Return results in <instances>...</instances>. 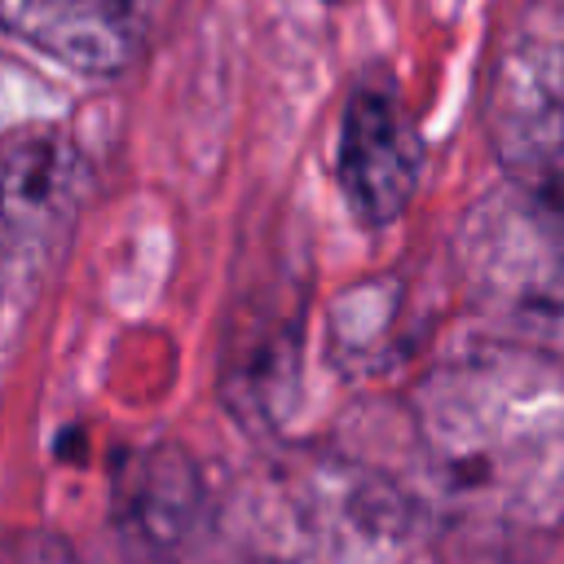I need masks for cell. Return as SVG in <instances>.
I'll return each mask as SVG.
<instances>
[{"label": "cell", "instance_id": "277c9868", "mask_svg": "<svg viewBox=\"0 0 564 564\" xmlns=\"http://www.w3.org/2000/svg\"><path fill=\"white\" fill-rule=\"evenodd\" d=\"M423 137L401 93L383 75H361L339 110L335 185L366 229L392 225L419 194Z\"/></svg>", "mask_w": 564, "mask_h": 564}, {"label": "cell", "instance_id": "7a4b0ae2", "mask_svg": "<svg viewBox=\"0 0 564 564\" xmlns=\"http://www.w3.org/2000/svg\"><path fill=\"white\" fill-rule=\"evenodd\" d=\"M454 260L476 308L502 322L516 344L546 348L564 335V220L524 181L467 212Z\"/></svg>", "mask_w": 564, "mask_h": 564}, {"label": "cell", "instance_id": "6da1fadb", "mask_svg": "<svg viewBox=\"0 0 564 564\" xmlns=\"http://www.w3.org/2000/svg\"><path fill=\"white\" fill-rule=\"evenodd\" d=\"M410 427L441 498L476 520L546 533L564 520V361L489 339L432 366Z\"/></svg>", "mask_w": 564, "mask_h": 564}, {"label": "cell", "instance_id": "30bf717a", "mask_svg": "<svg viewBox=\"0 0 564 564\" xmlns=\"http://www.w3.org/2000/svg\"><path fill=\"white\" fill-rule=\"evenodd\" d=\"M326 4H344V0H326Z\"/></svg>", "mask_w": 564, "mask_h": 564}, {"label": "cell", "instance_id": "3957f363", "mask_svg": "<svg viewBox=\"0 0 564 564\" xmlns=\"http://www.w3.org/2000/svg\"><path fill=\"white\" fill-rule=\"evenodd\" d=\"M480 123L511 181L564 159V0H516L489 57Z\"/></svg>", "mask_w": 564, "mask_h": 564}, {"label": "cell", "instance_id": "52a82bcc", "mask_svg": "<svg viewBox=\"0 0 564 564\" xmlns=\"http://www.w3.org/2000/svg\"><path fill=\"white\" fill-rule=\"evenodd\" d=\"M295 516L330 564H370L397 551L410 516L397 485L348 458H322L304 467L295 489Z\"/></svg>", "mask_w": 564, "mask_h": 564}, {"label": "cell", "instance_id": "8992f818", "mask_svg": "<svg viewBox=\"0 0 564 564\" xmlns=\"http://www.w3.org/2000/svg\"><path fill=\"white\" fill-rule=\"evenodd\" d=\"M159 0H0V26L88 79L123 75L150 44Z\"/></svg>", "mask_w": 564, "mask_h": 564}, {"label": "cell", "instance_id": "5b68a950", "mask_svg": "<svg viewBox=\"0 0 564 564\" xmlns=\"http://www.w3.org/2000/svg\"><path fill=\"white\" fill-rule=\"evenodd\" d=\"M93 167L62 128H22L0 145V225L18 264H48L88 198Z\"/></svg>", "mask_w": 564, "mask_h": 564}, {"label": "cell", "instance_id": "9c48e42d", "mask_svg": "<svg viewBox=\"0 0 564 564\" xmlns=\"http://www.w3.org/2000/svg\"><path fill=\"white\" fill-rule=\"evenodd\" d=\"M18 564H66V555L62 551H26V555H18Z\"/></svg>", "mask_w": 564, "mask_h": 564}, {"label": "cell", "instance_id": "ba28073f", "mask_svg": "<svg viewBox=\"0 0 564 564\" xmlns=\"http://www.w3.org/2000/svg\"><path fill=\"white\" fill-rule=\"evenodd\" d=\"M203 485L198 467L176 445H145L123 454L115 471V516L150 551H176L198 524Z\"/></svg>", "mask_w": 564, "mask_h": 564}]
</instances>
